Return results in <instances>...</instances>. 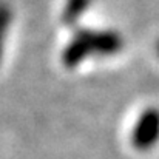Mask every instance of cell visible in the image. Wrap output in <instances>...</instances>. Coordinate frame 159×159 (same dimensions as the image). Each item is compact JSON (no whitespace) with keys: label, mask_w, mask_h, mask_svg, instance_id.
Listing matches in <instances>:
<instances>
[{"label":"cell","mask_w":159,"mask_h":159,"mask_svg":"<svg viewBox=\"0 0 159 159\" xmlns=\"http://www.w3.org/2000/svg\"><path fill=\"white\" fill-rule=\"evenodd\" d=\"M122 50V37L114 31H80L65 47L62 62L74 68L91 56H113Z\"/></svg>","instance_id":"obj_1"},{"label":"cell","mask_w":159,"mask_h":159,"mask_svg":"<svg viewBox=\"0 0 159 159\" xmlns=\"http://www.w3.org/2000/svg\"><path fill=\"white\" fill-rule=\"evenodd\" d=\"M156 53H158V56H159V42H158V47H156Z\"/></svg>","instance_id":"obj_4"},{"label":"cell","mask_w":159,"mask_h":159,"mask_svg":"<svg viewBox=\"0 0 159 159\" xmlns=\"http://www.w3.org/2000/svg\"><path fill=\"white\" fill-rule=\"evenodd\" d=\"M130 144L134 150L147 153L159 144V108H144L130 130Z\"/></svg>","instance_id":"obj_2"},{"label":"cell","mask_w":159,"mask_h":159,"mask_svg":"<svg viewBox=\"0 0 159 159\" xmlns=\"http://www.w3.org/2000/svg\"><path fill=\"white\" fill-rule=\"evenodd\" d=\"M11 26H12V9L6 2L0 0V63L3 60L5 45H6Z\"/></svg>","instance_id":"obj_3"}]
</instances>
